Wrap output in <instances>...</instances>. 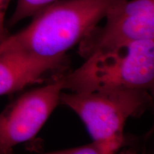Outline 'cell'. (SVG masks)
<instances>
[{"label":"cell","mask_w":154,"mask_h":154,"mask_svg":"<svg viewBox=\"0 0 154 154\" xmlns=\"http://www.w3.org/2000/svg\"><path fill=\"white\" fill-rule=\"evenodd\" d=\"M69 72L66 56L36 57L21 51L0 53V96L36 84L54 82Z\"/></svg>","instance_id":"8992f818"},{"label":"cell","mask_w":154,"mask_h":154,"mask_svg":"<svg viewBox=\"0 0 154 154\" xmlns=\"http://www.w3.org/2000/svg\"><path fill=\"white\" fill-rule=\"evenodd\" d=\"M62 76L25 92L0 113V154L12 153L17 145L32 140L39 132L59 104Z\"/></svg>","instance_id":"5b68a950"},{"label":"cell","mask_w":154,"mask_h":154,"mask_svg":"<svg viewBox=\"0 0 154 154\" xmlns=\"http://www.w3.org/2000/svg\"><path fill=\"white\" fill-rule=\"evenodd\" d=\"M124 0H57L34 15L27 26L0 42V53L21 51L36 57L66 56Z\"/></svg>","instance_id":"6da1fadb"},{"label":"cell","mask_w":154,"mask_h":154,"mask_svg":"<svg viewBox=\"0 0 154 154\" xmlns=\"http://www.w3.org/2000/svg\"><path fill=\"white\" fill-rule=\"evenodd\" d=\"M57 0H17L16 8L6 26L12 27L22 19L33 17L38 11Z\"/></svg>","instance_id":"52a82bcc"},{"label":"cell","mask_w":154,"mask_h":154,"mask_svg":"<svg viewBox=\"0 0 154 154\" xmlns=\"http://www.w3.org/2000/svg\"><path fill=\"white\" fill-rule=\"evenodd\" d=\"M10 2L11 0H0V42L10 34L5 24L6 11Z\"/></svg>","instance_id":"ba28073f"},{"label":"cell","mask_w":154,"mask_h":154,"mask_svg":"<svg viewBox=\"0 0 154 154\" xmlns=\"http://www.w3.org/2000/svg\"><path fill=\"white\" fill-rule=\"evenodd\" d=\"M149 91L141 88L61 91L59 103L79 116L93 140H103L124 136L126 121L140 117L151 106L153 99Z\"/></svg>","instance_id":"3957f363"},{"label":"cell","mask_w":154,"mask_h":154,"mask_svg":"<svg viewBox=\"0 0 154 154\" xmlns=\"http://www.w3.org/2000/svg\"><path fill=\"white\" fill-rule=\"evenodd\" d=\"M63 90L82 93L112 88L151 91L154 82V39L122 44L95 53L62 76Z\"/></svg>","instance_id":"7a4b0ae2"},{"label":"cell","mask_w":154,"mask_h":154,"mask_svg":"<svg viewBox=\"0 0 154 154\" xmlns=\"http://www.w3.org/2000/svg\"><path fill=\"white\" fill-rule=\"evenodd\" d=\"M104 18L103 26H96L79 44L84 59L122 44L154 39V0H124Z\"/></svg>","instance_id":"277c9868"}]
</instances>
